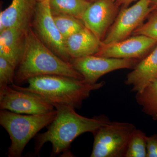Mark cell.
I'll use <instances>...</instances> for the list:
<instances>
[{
  "instance_id": "cell-2",
  "label": "cell",
  "mask_w": 157,
  "mask_h": 157,
  "mask_svg": "<svg viewBox=\"0 0 157 157\" xmlns=\"http://www.w3.org/2000/svg\"><path fill=\"white\" fill-rule=\"evenodd\" d=\"M17 68L14 77L16 85L42 75H62L83 79L71 63L57 56L42 42L32 27L27 32L24 51Z\"/></svg>"
},
{
  "instance_id": "cell-7",
  "label": "cell",
  "mask_w": 157,
  "mask_h": 157,
  "mask_svg": "<svg viewBox=\"0 0 157 157\" xmlns=\"http://www.w3.org/2000/svg\"><path fill=\"white\" fill-rule=\"evenodd\" d=\"M32 27L40 39L60 58L70 63L65 39L59 32L51 11L49 0L37 2Z\"/></svg>"
},
{
  "instance_id": "cell-19",
  "label": "cell",
  "mask_w": 157,
  "mask_h": 157,
  "mask_svg": "<svg viewBox=\"0 0 157 157\" xmlns=\"http://www.w3.org/2000/svg\"><path fill=\"white\" fill-rule=\"evenodd\" d=\"M147 136L140 130H136L129 140L125 157H147Z\"/></svg>"
},
{
  "instance_id": "cell-5",
  "label": "cell",
  "mask_w": 157,
  "mask_h": 157,
  "mask_svg": "<svg viewBox=\"0 0 157 157\" xmlns=\"http://www.w3.org/2000/svg\"><path fill=\"white\" fill-rule=\"evenodd\" d=\"M128 122L109 121L93 132L91 157H125L129 140L136 130Z\"/></svg>"
},
{
  "instance_id": "cell-11",
  "label": "cell",
  "mask_w": 157,
  "mask_h": 157,
  "mask_svg": "<svg viewBox=\"0 0 157 157\" xmlns=\"http://www.w3.org/2000/svg\"><path fill=\"white\" fill-rule=\"evenodd\" d=\"M155 40L144 36L135 35L109 45L102 44L100 50L94 56L114 58L141 59L155 46Z\"/></svg>"
},
{
  "instance_id": "cell-20",
  "label": "cell",
  "mask_w": 157,
  "mask_h": 157,
  "mask_svg": "<svg viewBox=\"0 0 157 157\" xmlns=\"http://www.w3.org/2000/svg\"><path fill=\"white\" fill-rule=\"evenodd\" d=\"M150 14L147 21L135 30L132 35H144L157 42V10H153Z\"/></svg>"
},
{
  "instance_id": "cell-25",
  "label": "cell",
  "mask_w": 157,
  "mask_h": 157,
  "mask_svg": "<svg viewBox=\"0 0 157 157\" xmlns=\"http://www.w3.org/2000/svg\"><path fill=\"white\" fill-rule=\"evenodd\" d=\"M37 2H43V1H45V0H36Z\"/></svg>"
},
{
  "instance_id": "cell-8",
  "label": "cell",
  "mask_w": 157,
  "mask_h": 157,
  "mask_svg": "<svg viewBox=\"0 0 157 157\" xmlns=\"http://www.w3.org/2000/svg\"><path fill=\"white\" fill-rule=\"evenodd\" d=\"M140 60L136 59L104 57L93 55L72 59L70 63L90 84L97 83L99 78L112 71L132 69Z\"/></svg>"
},
{
  "instance_id": "cell-1",
  "label": "cell",
  "mask_w": 157,
  "mask_h": 157,
  "mask_svg": "<svg viewBox=\"0 0 157 157\" xmlns=\"http://www.w3.org/2000/svg\"><path fill=\"white\" fill-rule=\"evenodd\" d=\"M57 111L56 117L48 126L46 132L37 134L35 137L34 155L39 156L45 143L52 145L51 157H55L69 150L71 143L78 136L86 132L92 133L110 121L104 115L92 118L78 114L73 107L63 105L53 104Z\"/></svg>"
},
{
  "instance_id": "cell-15",
  "label": "cell",
  "mask_w": 157,
  "mask_h": 157,
  "mask_svg": "<svg viewBox=\"0 0 157 157\" xmlns=\"http://www.w3.org/2000/svg\"><path fill=\"white\" fill-rule=\"evenodd\" d=\"M65 45L71 61L72 59L95 55L100 50L101 41L86 27L65 39Z\"/></svg>"
},
{
  "instance_id": "cell-24",
  "label": "cell",
  "mask_w": 157,
  "mask_h": 157,
  "mask_svg": "<svg viewBox=\"0 0 157 157\" xmlns=\"http://www.w3.org/2000/svg\"><path fill=\"white\" fill-rule=\"evenodd\" d=\"M151 5L153 10H157V0H151Z\"/></svg>"
},
{
  "instance_id": "cell-26",
  "label": "cell",
  "mask_w": 157,
  "mask_h": 157,
  "mask_svg": "<svg viewBox=\"0 0 157 157\" xmlns=\"http://www.w3.org/2000/svg\"><path fill=\"white\" fill-rule=\"evenodd\" d=\"M86 1H88V2H92L93 1H94V0H86Z\"/></svg>"
},
{
  "instance_id": "cell-16",
  "label": "cell",
  "mask_w": 157,
  "mask_h": 157,
  "mask_svg": "<svg viewBox=\"0 0 157 157\" xmlns=\"http://www.w3.org/2000/svg\"><path fill=\"white\" fill-rule=\"evenodd\" d=\"M52 15L65 14L82 19L91 2L86 0H49Z\"/></svg>"
},
{
  "instance_id": "cell-13",
  "label": "cell",
  "mask_w": 157,
  "mask_h": 157,
  "mask_svg": "<svg viewBox=\"0 0 157 157\" xmlns=\"http://www.w3.org/2000/svg\"><path fill=\"white\" fill-rule=\"evenodd\" d=\"M157 78V44L150 52L137 63L127 76L125 83L132 90L140 92Z\"/></svg>"
},
{
  "instance_id": "cell-3",
  "label": "cell",
  "mask_w": 157,
  "mask_h": 157,
  "mask_svg": "<svg viewBox=\"0 0 157 157\" xmlns=\"http://www.w3.org/2000/svg\"><path fill=\"white\" fill-rule=\"evenodd\" d=\"M27 82V87L14 84L9 86L14 89L36 94L52 105L63 104L74 109H80L91 92L100 89L105 83L102 81L90 84L83 79L59 75L35 76Z\"/></svg>"
},
{
  "instance_id": "cell-22",
  "label": "cell",
  "mask_w": 157,
  "mask_h": 157,
  "mask_svg": "<svg viewBox=\"0 0 157 157\" xmlns=\"http://www.w3.org/2000/svg\"><path fill=\"white\" fill-rule=\"evenodd\" d=\"M147 157H157V134L146 138Z\"/></svg>"
},
{
  "instance_id": "cell-17",
  "label": "cell",
  "mask_w": 157,
  "mask_h": 157,
  "mask_svg": "<svg viewBox=\"0 0 157 157\" xmlns=\"http://www.w3.org/2000/svg\"><path fill=\"white\" fill-rule=\"evenodd\" d=\"M137 104L142 110L153 120L157 121V78L149 83L135 97Z\"/></svg>"
},
{
  "instance_id": "cell-10",
  "label": "cell",
  "mask_w": 157,
  "mask_h": 157,
  "mask_svg": "<svg viewBox=\"0 0 157 157\" xmlns=\"http://www.w3.org/2000/svg\"><path fill=\"white\" fill-rule=\"evenodd\" d=\"M119 9L116 0H94L91 2L81 20L102 41L114 22Z\"/></svg>"
},
{
  "instance_id": "cell-9",
  "label": "cell",
  "mask_w": 157,
  "mask_h": 157,
  "mask_svg": "<svg viewBox=\"0 0 157 157\" xmlns=\"http://www.w3.org/2000/svg\"><path fill=\"white\" fill-rule=\"evenodd\" d=\"M52 104L36 94L8 86L0 91V109L19 114H42L54 109Z\"/></svg>"
},
{
  "instance_id": "cell-14",
  "label": "cell",
  "mask_w": 157,
  "mask_h": 157,
  "mask_svg": "<svg viewBox=\"0 0 157 157\" xmlns=\"http://www.w3.org/2000/svg\"><path fill=\"white\" fill-rule=\"evenodd\" d=\"M26 33L14 27L8 28L0 32V56L6 59L15 69L22 59Z\"/></svg>"
},
{
  "instance_id": "cell-12",
  "label": "cell",
  "mask_w": 157,
  "mask_h": 157,
  "mask_svg": "<svg viewBox=\"0 0 157 157\" xmlns=\"http://www.w3.org/2000/svg\"><path fill=\"white\" fill-rule=\"evenodd\" d=\"M37 3L36 0H12L0 13V32L11 27L27 32L32 27Z\"/></svg>"
},
{
  "instance_id": "cell-23",
  "label": "cell",
  "mask_w": 157,
  "mask_h": 157,
  "mask_svg": "<svg viewBox=\"0 0 157 157\" xmlns=\"http://www.w3.org/2000/svg\"><path fill=\"white\" fill-rule=\"evenodd\" d=\"M136 0H116L117 5L119 7H122V8H126L128 7L129 5L136 1Z\"/></svg>"
},
{
  "instance_id": "cell-6",
  "label": "cell",
  "mask_w": 157,
  "mask_h": 157,
  "mask_svg": "<svg viewBox=\"0 0 157 157\" xmlns=\"http://www.w3.org/2000/svg\"><path fill=\"white\" fill-rule=\"evenodd\" d=\"M152 11L151 0H139L131 7L122 8L102 44L109 45L129 38Z\"/></svg>"
},
{
  "instance_id": "cell-18",
  "label": "cell",
  "mask_w": 157,
  "mask_h": 157,
  "mask_svg": "<svg viewBox=\"0 0 157 157\" xmlns=\"http://www.w3.org/2000/svg\"><path fill=\"white\" fill-rule=\"evenodd\" d=\"M55 23L64 39L79 32L86 27L81 20L70 15H52Z\"/></svg>"
},
{
  "instance_id": "cell-4",
  "label": "cell",
  "mask_w": 157,
  "mask_h": 157,
  "mask_svg": "<svg viewBox=\"0 0 157 157\" xmlns=\"http://www.w3.org/2000/svg\"><path fill=\"white\" fill-rule=\"evenodd\" d=\"M56 109L42 114L23 115L6 109L0 110V124L10 136L9 157H21L25 146L37 133L56 117Z\"/></svg>"
},
{
  "instance_id": "cell-21",
  "label": "cell",
  "mask_w": 157,
  "mask_h": 157,
  "mask_svg": "<svg viewBox=\"0 0 157 157\" xmlns=\"http://www.w3.org/2000/svg\"><path fill=\"white\" fill-rule=\"evenodd\" d=\"M15 69L6 59L0 56V91L14 84Z\"/></svg>"
}]
</instances>
